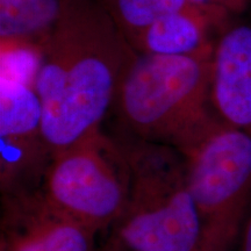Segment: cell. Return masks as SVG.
Here are the masks:
<instances>
[{
	"mask_svg": "<svg viewBox=\"0 0 251 251\" xmlns=\"http://www.w3.org/2000/svg\"><path fill=\"white\" fill-rule=\"evenodd\" d=\"M136 55L98 0H76L37 49L33 85L52 155L101 129Z\"/></svg>",
	"mask_w": 251,
	"mask_h": 251,
	"instance_id": "obj_1",
	"label": "cell"
},
{
	"mask_svg": "<svg viewBox=\"0 0 251 251\" xmlns=\"http://www.w3.org/2000/svg\"><path fill=\"white\" fill-rule=\"evenodd\" d=\"M212 56L136 52L113 106L126 133L181 153L196 146L219 121L211 101Z\"/></svg>",
	"mask_w": 251,
	"mask_h": 251,
	"instance_id": "obj_2",
	"label": "cell"
},
{
	"mask_svg": "<svg viewBox=\"0 0 251 251\" xmlns=\"http://www.w3.org/2000/svg\"><path fill=\"white\" fill-rule=\"evenodd\" d=\"M114 140L130 171L127 205L114 225L119 242L131 251H201L202 224L185 156L128 133Z\"/></svg>",
	"mask_w": 251,
	"mask_h": 251,
	"instance_id": "obj_3",
	"label": "cell"
},
{
	"mask_svg": "<svg viewBox=\"0 0 251 251\" xmlns=\"http://www.w3.org/2000/svg\"><path fill=\"white\" fill-rule=\"evenodd\" d=\"M183 155L202 224L201 251H229L251 198V133L219 120Z\"/></svg>",
	"mask_w": 251,
	"mask_h": 251,
	"instance_id": "obj_4",
	"label": "cell"
},
{
	"mask_svg": "<svg viewBox=\"0 0 251 251\" xmlns=\"http://www.w3.org/2000/svg\"><path fill=\"white\" fill-rule=\"evenodd\" d=\"M129 184V165L121 147L99 129L52 155L40 192L98 233L122 215Z\"/></svg>",
	"mask_w": 251,
	"mask_h": 251,
	"instance_id": "obj_5",
	"label": "cell"
},
{
	"mask_svg": "<svg viewBox=\"0 0 251 251\" xmlns=\"http://www.w3.org/2000/svg\"><path fill=\"white\" fill-rule=\"evenodd\" d=\"M96 234L40 190L2 196L0 247L6 251H94Z\"/></svg>",
	"mask_w": 251,
	"mask_h": 251,
	"instance_id": "obj_6",
	"label": "cell"
},
{
	"mask_svg": "<svg viewBox=\"0 0 251 251\" xmlns=\"http://www.w3.org/2000/svg\"><path fill=\"white\" fill-rule=\"evenodd\" d=\"M211 101L220 121L251 133V20H230L216 37Z\"/></svg>",
	"mask_w": 251,
	"mask_h": 251,
	"instance_id": "obj_7",
	"label": "cell"
},
{
	"mask_svg": "<svg viewBox=\"0 0 251 251\" xmlns=\"http://www.w3.org/2000/svg\"><path fill=\"white\" fill-rule=\"evenodd\" d=\"M231 17L221 8L191 4L157 20L129 45L143 55L212 56L216 37Z\"/></svg>",
	"mask_w": 251,
	"mask_h": 251,
	"instance_id": "obj_8",
	"label": "cell"
},
{
	"mask_svg": "<svg viewBox=\"0 0 251 251\" xmlns=\"http://www.w3.org/2000/svg\"><path fill=\"white\" fill-rule=\"evenodd\" d=\"M76 0H0L1 51L39 47Z\"/></svg>",
	"mask_w": 251,
	"mask_h": 251,
	"instance_id": "obj_9",
	"label": "cell"
},
{
	"mask_svg": "<svg viewBox=\"0 0 251 251\" xmlns=\"http://www.w3.org/2000/svg\"><path fill=\"white\" fill-rule=\"evenodd\" d=\"M0 139H34L42 135V105L30 80L1 70Z\"/></svg>",
	"mask_w": 251,
	"mask_h": 251,
	"instance_id": "obj_10",
	"label": "cell"
},
{
	"mask_svg": "<svg viewBox=\"0 0 251 251\" xmlns=\"http://www.w3.org/2000/svg\"><path fill=\"white\" fill-rule=\"evenodd\" d=\"M128 42L163 17L193 4L188 0H98Z\"/></svg>",
	"mask_w": 251,
	"mask_h": 251,
	"instance_id": "obj_11",
	"label": "cell"
},
{
	"mask_svg": "<svg viewBox=\"0 0 251 251\" xmlns=\"http://www.w3.org/2000/svg\"><path fill=\"white\" fill-rule=\"evenodd\" d=\"M188 1L197 5L221 8L231 15H238L247 11L250 0H188Z\"/></svg>",
	"mask_w": 251,
	"mask_h": 251,
	"instance_id": "obj_12",
	"label": "cell"
},
{
	"mask_svg": "<svg viewBox=\"0 0 251 251\" xmlns=\"http://www.w3.org/2000/svg\"><path fill=\"white\" fill-rule=\"evenodd\" d=\"M243 251H251V218L248 221L243 236Z\"/></svg>",
	"mask_w": 251,
	"mask_h": 251,
	"instance_id": "obj_13",
	"label": "cell"
},
{
	"mask_svg": "<svg viewBox=\"0 0 251 251\" xmlns=\"http://www.w3.org/2000/svg\"><path fill=\"white\" fill-rule=\"evenodd\" d=\"M0 251H6V250H5V248H2V247H0Z\"/></svg>",
	"mask_w": 251,
	"mask_h": 251,
	"instance_id": "obj_14",
	"label": "cell"
},
{
	"mask_svg": "<svg viewBox=\"0 0 251 251\" xmlns=\"http://www.w3.org/2000/svg\"><path fill=\"white\" fill-rule=\"evenodd\" d=\"M127 251H131V250H127Z\"/></svg>",
	"mask_w": 251,
	"mask_h": 251,
	"instance_id": "obj_15",
	"label": "cell"
}]
</instances>
